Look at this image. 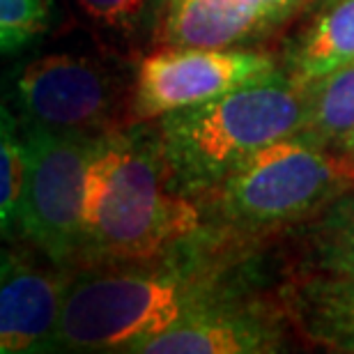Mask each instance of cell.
<instances>
[{
  "mask_svg": "<svg viewBox=\"0 0 354 354\" xmlns=\"http://www.w3.org/2000/svg\"><path fill=\"white\" fill-rule=\"evenodd\" d=\"M157 133H99L92 150L79 260L150 265L201 230V209L177 194Z\"/></svg>",
  "mask_w": 354,
  "mask_h": 354,
  "instance_id": "1",
  "label": "cell"
},
{
  "mask_svg": "<svg viewBox=\"0 0 354 354\" xmlns=\"http://www.w3.org/2000/svg\"><path fill=\"white\" fill-rule=\"evenodd\" d=\"M304 86L279 72L159 118L157 140L182 191H214L253 152L297 136Z\"/></svg>",
  "mask_w": 354,
  "mask_h": 354,
  "instance_id": "2",
  "label": "cell"
},
{
  "mask_svg": "<svg viewBox=\"0 0 354 354\" xmlns=\"http://www.w3.org/2000/svg\"><path fill=\"white\" fill-rule=\"evenodd\" d=\"M127 267L69 283L51 350L131 352L145 338L228 299L212 272Z\"/></svg>",
  "mask_w": 354,
  "mask_h": 354,
  "instance_id": "3",
  "label": "cell"
},
{
  "mask_svg": "<svg viewBox=\"0 0 354 354\" xmlns=\"http://www.w3.org/2000/svg\"><path fill=\"white\" fill-rule=\"evenodd\" d=\"M352 187L354 159L288 136L253 152L214 191L225 223L260 232L315 214Z\"/></svg>",
  "mask_w": 354,
  "mask_h": 354,
  "instance_id": "4",
  "label": "cell"
},
{
  "mask_svg": "<svg viewBox=\"0 0 354 354\" xmlns=\"http://www.w3.org/2000/svg\"><path fill=\"white\" fill-rule=\"evenodd\" d=\"M97 138L99 133L26 127L17 230L53 265L65 267L79 260L86 173Z\"/></svg>",
  "mask_w": 354,
  "mask_h": 354,
  "instance_id": "5",
  "label": "cell"
},
{
  "mask_svg": "<svg viewBox=\"0 0 354 354\" xmlns=\"http://www.w3.org/2000/svg\"><path fill=\"white\" fill-rule=\"evenodd\" d=\"M14 95L28 124L106 133L120 109L122 88L97 60L58 53L28 62L17 76Z\"/></svg>",
  "mask_w": 354,
  "mask_h": 354,
  "instance_id": "6",
  "label": "cell"
},
{
  "mask_svg": "<svg viewBox=\"0 0 354 354\" xmlns=\"http://www.w3.org/2000/svg\"><path fill=\"white\" fill-rule=\"evenodd\" d=\"M274 72L272 58L263 53L166 46L140 62L131 95L133 120H159Z\"/></svg>",
  "mask_w": 354,
  "mask_h": 354,
  "instance_id": "7",
  "label": "cell"
},
{
  "mask_svg": "<svg viewBox=\"0 0 354 354\" xmlns=\"http://www.w3.org/2000/svg\"><path fill=\"white\" fill-rule=\"evenodd\" d=\"M69 283L26 260L0 263V354L51 350Z\"/></svg>",
  "mask_w": 354,
  "mask_h": 354,
  "instance_id": "8",
  "label": "cell"
},
{
  "mask_svg": "<svg viewBox=\"0 0 354 354\" xmlns=\"http://www.w3.org/2000/svg\"><path fill=\"white\" fill-rule=\"evenodd\" d=\"M283 348L281 329L258 308L214 304L150 336L131 352L143 354H263Z\"/></svg>",
  "mask_w": 354,
  "mask_h": 354,
  "instance_id": "9",
  "label": "cell"
},
{
  "mask_svg": "<svg viewBox=\"0 0 354 354\" xmlns=\"http://www.w3.org/2000/svg\"><path fill=\"white\" fill-rule=\"evenodd\" d=\"M274 24L237 0H166L159 39L180 48H232Z\"/></svg>",
  "mask_w": 354,
  "mask_h": 354,
  "instance_id": "10",
  "label": "cell"
},
{
  "mask_svg": "<svg viewBox=\"0 0 354 354\" xmlns=\"http://www.w3.org/2000/svg\"><path fill=\"white\" fill-rule=\"evenodd\" d=\"M295 317L313 343L354 352V272L322 274L295 297Z\"/></svg>",
  "mask_w": 354,
  "mask_h": 354,
  "instance_id": "11",
  "label": "cell"
},
{
  "mask_svg": "<svg viewBox=\"0 0 354 354\" xmlns=\"http://www.w3.org/2000/svg\"><path fill=\"white\" fill-rule=\"evenodd\" d=\"M354 62V0H331L292 51V76L301 83Z\"/></svg>",
  "mask_w": 354,
  "mask_h": 354,
  "instance_id": "12",
  "label": "cell"
},
{
  "mask_svg": "<svg viewBox=\"0 0 354 354\" xmlns=\"http://www.w3.org/2000/svg\"><path fill=\"white\" fill-rule=\"evenodd\" d=\"M304 86V124L297 136L336 147L354 131V62Z\"/></svg>",
  "mask_w": 354,
  "mask_h": 354,
  "instance_id": "13",
  "label": "cell"
},
{
  "mask_svg": "<svg viewBox=\"0 0 354 354\" xmlns=\"http://www.w3.org/2000/svg\"><path fill=\"white\" fill-rule=\"evenodd\" d=\"M304 235L308 263L322 274L354 272V187L317 209Z\"/></svg>",
  "mask_w": 354,
  "mask_h": 354,
  "instance_id": "14",
  "label": "cell"
},
{
  "mask_svg": "<svg viewBox=\"0 0 354 354\" xmlns=\"http://www.w3.org/2000/svg\"><path fill=\"white\" fill-rule=\"evenodd\" d=\"M24 173L26 154L17 118L0 104V237L17 230Z\"/></svg>",
  "mask_w": 354,
  "mask_h": 354,
  "instance_id": "15",
  "label": "cell"
},
{
  "mask_svg": "<svg viewBox=\"0 0 354 354\" xmlns=\"http://www.w3.org/2000/svg\"><path fill=\"white\" fill-rule=\"evenodd\" d=\"M48 26V0H0V53L37 39Z\"/></svg>",
  "mask_w": 354,
  "mask_h": 354,
  "instance_id": "16",
  "label": "cell"
},
{
  "mask_svg": "<svg viewBox=\"0 0 354 354\" xmlns=\"http://www.w3.org/2000/svg\"><path fill=\"white\" fill-rule=\"evenodd\" d=\"M95 24L111 30L131 32L147 19L157 0H76Z\"/></svg>",
  "mask_w": 354,
  "mask_h": 354,
  "instance_id": "17",
  "label": "cell"
},
{
  "mask_svg": "<svg viewBox=\"0 0 354 354\" xmlns=\"http://www.w3.org/2000/svg\"><path fill=\"white\" fill-rule=\"evenodd\" d=\"M237 3L263 12L272 21H281L288 12H292L299 5V0H237Z\"/></svg>",
  "mask_w": 354,
  "mask_h": 354,
  "instance_id": "18",
  "label": "cell"
},
{
  "mask_svg": "<svg viewBox=\"0 0 354 354\" xmlns=\"http://www.w3.org/2000/svg\"><path fill=\"white\" fill-rule=\"evenodd\" d=\"M331 150H336V152H343V154H348L350 159H354V131L348 133L341 143H338L336 147H331Z\"/></svg>",
  "mask_w": 354,
  "mask_h": 354,
  "instance_id": "19",
  "label": "cell"
},
{
  "mask_svg": "<svg viewBox=\"0 0 354 354\" xmlns=\"http://www.w3.org/2000/svg\"><path fill=\"white\" fill-rule=\"evenodd\" d=\"M3 260H5V253H3V251H0V263H3Z\"/></svg>",
  "mask_w": 354,
  "mask_h": 354,
  "instance_id": "20",
  "label": "cell"
}]
</instances>
